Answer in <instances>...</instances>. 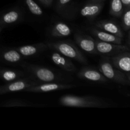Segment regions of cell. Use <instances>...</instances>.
Returning a JSON list of instances; mask_svg holds the SVG:
<instances>
[{
  "mask_svg": "<svg viewBox=\"0 0 130 130\" xmlns=\"http://www.w3.org/2000/svg\"><path fill=\"white\" fill-rule=\"evenodd\" d=\"M22 67L25 73L29 75V77L38 83H69L73 81L71 76L47 67L29 63L22 64Z\"/></svg>",
  "mask_w": 130,
  "mask_h": 130,
  "instance_id": "1",
  "label": "cell"
},
{
  "mask_svg": "<svg viewBox=\"0 0 130 130\" xmlns=\"http://www.w3.org/2000/svg\"><path fill=\"white\" fill-rule=\"evenodd\" d=\"M60 104L63 106L80 108H106L109 104L100 98L93 96L63 95L60 99Z\"/></svg>",
  "mask_w": 130,
  "mask_h": 130,
  "instance_id": "2",
  "label": "cell"
},
{
  "mask_svg": "<svg viewBox=\"0 0 130 130\" xmlns=\"http://www.w3.org/2000/svg\"><path fill=\"white\" fill-rule=\"evenodd\" d=\"M48 48L56 51L62 55L73 59L82 64H88V60L78 47L71 41L62 40L46 43Z\"/></svg>",
  "mask_w": 130,
  "mask_h": 130,
  "instance_id": "3",
  "label": "cell"
},
{
  "mask_svg": "<svg viewBox=\"0 0 130 130\" xmlns=\"http://www.w3.org/2000/svg\"><path fill=\"white\" fill-rule=\"evenodd\" d=\"M99 71L108 80L122 85H129L130 76L112 65L109 57H102L99 63Z\"/></svg>",
  "mask_w": 130,
  "mask_h": 130,
  "instance_id": "4",
  "label": "cell"
},
{
  "mask_svg": "<svg viewBox=\"0 0 130 130\" xmlns=\"http://www.w3.org/2000/svg\"><path fill=\"white\" fill-rule=\"evenodd\" d=\"M95 39V45L98 54L106 57H111L123 52H129V46L122 44L107 43Z\"/></svg>",
  "mask_w": 130,
  "mask_h": 130,
  "instance_id": "5",
  "label": "cell"
},
{
  "mask_svg": "<svg viewBox=\"0 0 130 130\" xmlns=\"http://www.w3.org/2000/svg\"><path fill=\"white\" fill-rule=\"evenodd\" d=\"M74 85L69 83H38L36 85L26 89L25 91L32 93H47L58 90H67L75 87Z\"/></svg>",
  "mask_w": 130,
  "mask_h": 130,
  "instance_id": "6",
  "label": "cell"
},
{
  "mask_svg": "<svg viewBox=\"0 0 130 130\" xmlns=\"http://www.w3.org/2000/svg\"><path fill=\"white\" fill-rule=\"evenodd\" d=\"M38 83L30 77H23L15 81L9 82L4 86H0V95L17 92V91H25L26 89Z\"/></svg>",
  "mask_w": 130,
  "mask_h": 130,
  "instance_id": "7",
  "label": "cell"
},
{
  "mask_svg": "<svg viewBox=\"0 0 130 130\" xmlns=\"http://www.w3.org/2000/svg\"><path fill=\"white\" fill-rule=\"evenodd\" d=\"M74 38L75 43L80 49L89 54L98 55L95 39L91 36L84 34L81 31H77L74 34Z\"/></svg>",
  "mask_w": 130,
  "mask_h": 130,
  "instance_id": "8",
  "label": "cell"
},
{
  "mask_svg": "<svg viewBox=\"0 0 130 130\" xmlns=\"http://www.w3.org/2000/svg\"><path fill=\"white\" fill-rule=\"evenodd\" d=\"M24 18V13L20 8L15 7L7 10L0 15V25L4 29L9 25L20 22Z\"/></svg>",
  "mask_w": 130,
  "mask_h": 130,
  "instance_id": "9",
  "label": "cell"
},
{
  "mask_svg": "<svg viewBox=\"0 0 130 130\" xmlns=\"http://www.w3.org/2000/svg\"><path fill=\"white\" fill-rule=\"evenodd\" d=\"M110 63L114 67L125 72L129 76L130 71V53L129 52H123L109 57Z\"/></svg>",
  "mask_w": 130,
  "mask_h": 130,
  "instance_id": "10",
  "label": "cell"
},
{
  "mask_svg": "<svg viewBox=\"0 0 130 130\" xmlns=\"http://www.w3.org/2000/svg\"><path fill=\"white\" fill-rule=\"evenodd\" d=\"M77 76L82 79L96 83H107L109 80L99 71L91 67H83L77 73Z\"/></svg>",
  "mask_w": 130,
  "mask_h": 130,
  "instance_id": "11",
  "label": "cell"
},
{
  "mask_svg": "<svg viewBox=\"0 0 130 130\" xmlns=\"http://www.w3.org/2000/svg\"><path fill=\"white\" fill-rule=\"evenodd\" d=\"M104 2L88 1L80 10V14L88 20H93L101 13L104 6Z\"/></svg>",
  "mask_w": 130,
  "mask_h": 130,
  "instance_id": "12",
  "label": "cell"
},
{
  "mask_svg": "<svg viewBox=\"0 0 130 130\" xmlns=\"http://www.w3.org/2000/svg\"><path fill=\"white\" fill-rule=\"evenodd\" d=\"M50 55L52 62L58 66L60 69L67 72H74L76 71V67L71 60L68 57L62 55L56 51L52 50Z\"/></svg>",
  "mask_w": 130,
  "mask_h": 130,
  "instance_id": "13",
  "label": "cell"
},
{
  "mask_svg": "<svg viewBox=\"0 0 130 130\" xmlns=\"http://www.w3.org/2000/svg\"><path fill=\"white\" fill-rule=\"evenodd\" d=\"M86 30H88L93 36L95 37L96 39L107 43H112L115 44H122L123 38L116 36L115 35L110 34L106 31L99 29L95 27H88Z\"/></svg>",
  "mask_w": 130,
  "mask_h": 130,
  "instance_id": "14",
  "label": "cell"
},
{
  "mask_svg": "<svg viewBox=\"0 0 130 130\" xmlns=\"http://www.w3.org/2000/svg\"><path fill=\"white\" fill-rule=\"evenodd\" d=\"M95 27L123 39L124 36V32L121 27H120L118 23L114 21L100 20L95 23Z\"/></svg>",
  "mask_w": 130,
  "mask_h": 130,
  "instance_id": "15",
  "label": "cell"
},
{
  "mask_svg": "<svg viewBox=\"0 0 130 130\" xmlns=\"http://www.w3.org/2000/svg\"><path fill=\"white\" fill-rule=\"evenodd\" d=\"M48 48L46 43H39L34 44L24 45L17 47L15 49L23 57H29L36 55Z\"/></svg>",
  "mask_w": 130,
  "mask_h": 130,
  "instance_id": "16",
  "label": "cell"
},
{
  "mask_svg": "<svg viewBox=\"0 0 130 130\" xmlns=\"http://www.w3.org/2000/svg\"><path fill=\"white\" fill-rule=\"evenodd\" d=\"M49 34L55 38H65L72 33V29L67 24L62 22H57L50 26L48 29Z\"/></svg>",
  "mask_w": 130,
  "mask_h": 130,
  "instance_id": "17",
  "label": "cell"
},
{
  "mask_svg": "<svg viewBox=\"0 0 130 130\" xmlns=\"http://www.w3.org/2000/svg\"><path fill=\"white\" fill-rule=\"evenodd\" d=\"M23 57L15 48H8L0 52V61L9 64H17L22 61Z\"/></svg>",
  "mask_w": 130,
  "mask_h": 130,
  "instance_id": "18",
  "label": "cell"
},
{
  "mask_svg": "<svg viewBox=\"0 0 130 130\" xmlns=\"http://www.w3.org/2000/svg\"><path fill=\"white\" fill-rule=\"evenodd\" d=\"M25 72L10 69H0V77L6 82H11L25 77Z\"/></svg>",
  "mask_w": 130,
  "mask_h": 130,
  "instance_id": "19",
  "label": "cell"
},
{
  "mask_svg": "<svg viewBox=\"0 0 130 130\" xmlns=\"http://www.w3.org/2000/svg\"><path fill=\"white\" fill-rule=\"evenodd\" d=\"M72 0H58L55 6V10L59 15L65 17H70V4Z\"/></svg>",
  "mask_w": 130,
  "mask_h": 130,
  "instance_id": "20",
  "label": "cell"
},
{
  "mask_svg": "<svg viewBox=\"0 0 130 130\" xmlns=\"http://www.w3.org/2000/svg\"><path fill=\"white\" fill-rule=\"evenodd\" d=\"M124 7L121 0H111L109 13L114 17H121L122 16Z\"/></svg>",
  "mask_w": 130,
  "mask_h": 130,
  "instance_id": "21",
  "label": "cell"
},
{
  "mask_svg": "<svg viewBox=\"0 0 130 130\" xmlns=\"http://www.w3.org/2000/svg\"><path fill=\"white\" fill-rule=\"evenodd\" d=\"M27 8L33 15L41 17L43 15V10L34 0H25Z\"/></svg>",
  "mask_w": 130,
  "mask_h": 130,
  "instance_id": "22",
  "label": "cell"
},
{
  "mask_svg": "<svg viewBox=\"0 0 130 130\" xmlns=\"http://www.w3.org/2000/svg\"><path fill=\"white\" fill-rule=\"evenodd\" d=\"M121 17H122V29L124 31H129L130 29V7L124 8Z\"/></svg>",
  "mask_w": 130,
  "mask_h": 130,
  "instance_id": "23",
  "label": "cell"
},
{
  "mask_svg": "<svg viewBox=\"0 0 130 130\" xmlns=\"http://www.w3.org/2000/svg\"><path fill=\"white\" fill-rule=\"evenodd\" d=\"M3 107H26L29 106V103L25 100H19V99H12L7 100L3 104Z\"/></svg>",
  "mask_w": 130,
  "mask_h": 130,
  "instance_id": "24",
  "label": "cell"
},
{
  "mask_svg": "<svg viewBox=\"0 0 130 130\" xmlns=\"http://www.w3.org/2000/svg\"><path fill=\"white\" fill-rule=\"evenodd\" d=\"M43 5H44L45 6H50L53 3V0H39Z\"/></svg>",
  "mask_w": 130,
  "mask_h": 130,
  "instance_id": "25",
  "label": "cell"
},
{
  "mask_svg": "<svg viewBox=\"0 0 130 130\" xmlns=\"http://www.w3.org/2000/svg\"><path fill=\"white\" fill-rule=\"evenodd\" d=\"M124 8L130 7V0H121Z\"/></svg>",
  "mask_w": 130,
  "mask_h": 130,
  "instance_id": "26",
  "label": "cell"
},
{
  "mask_svg": "<svg viewBox=\"0 0 130 130\" xmlns=\"http://www.w3.org/2000/svg\"><path fill=\"white\" fill-rule=\"evenodd\" d=\"M105 0H88V1H93V2H102V1H105Z\"/></svg>",
  "mask_w": 130,
  "mask_h": 130,
  "instance_id": "27",
  "label": "cell"
},
{
  "mask_svg": "<svg viewBox=\"0 0 130 130\" xmlns=\"http://www.w3.org/2000/svg\"><path fill=\"white\" fill-rule=\"evenodd\" d=\"M3 27H1V25H0V33H1V30H3Z\"/></svg>",
  "mask_w": 130,
  "mask_h": 130,
  "instance_id": "28",
  "label": "cell"
}]
</instances>
